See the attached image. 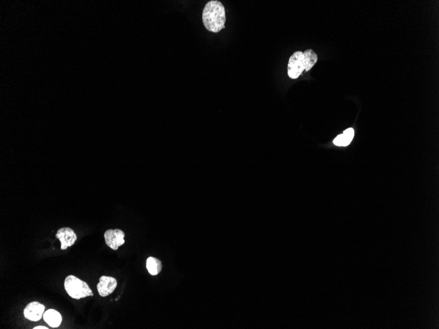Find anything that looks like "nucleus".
<instances>
[{
    "mask_svg": "<svg viewBox=\"0 0 439 329\" xmlns=\"http://www.w3.org/2000/svg\"><path fill=\"white\" fill-rule=\"evenodd\" d=\"M202 23L209 32L217 33L225 28L226 10L220 1L212 0L207 2L202 11Z\"/></svg>",
    "mask_w": 439,
    "mask_h": 329,
    "instance_id": "obj_1",
    "label": "nucleus"
},
{
    "mask_svg": "<svg viewBox=\"0 0 439 329\" xmlns=\"http://www.w3.org/2000/svg\"><path fill=\"white\" fill-rule=\"evenodd\" d=\"M64 289L72 299L80 300L93 297L92 290L88 284L74 275H69L64 280Z\"/></svg>",
    "mask_w": 439,
    "mask_h": 329,
    "instance_id": "obj_2",
    "label": "nucleus"
},
{
    "mask_svg": "<svg viewBox=\"0 0 439 329\" xmlns=\"http://www.w3.org/2000/svg\"><path fill=\"white\" fill-rule=\"evenodd\" d=\"M305 70L304 53L297 51L291 55L287 65V74L291 79H297Z\"/></svg>",
    "mask_w": 439,
    "mask_h": 329,
    "instance_id": "obj_3",
    "label": "nucleus"
},
{
    "mask_svg": "<svg viewBox=\"0 0 439 329\" xmlns=\"http://www.w3.org/2000/svg\"><path fill=\"white\" fill-rule=\"evenodd\" d=\"M125 233L119 229L108 230L104 233L105 241L107 245L113 250H117L119 246L125 243Z\"/></svg>",
    "mask_w": 439,
    "mask_h": 329,
    "instance_id": "obj_4",
    "label": "nucleus"
},
{
    "mask_svg": "<svg viewBox=\"0 0 439 329\" xmlns=\"http://www.w3.org/2000/svg\"><path fill=\"white\" fill-rule=\"evenodd\" d=\"M55 237L61 242V250H66L68 247L72 246L77 240V236L75 231L70 228L59 229Z\"/></svg>",
    "mask_w": 439,
    "mask_h": 329,
    "instance_id": "obj_5",
    "label": "nucleus"
},
{
    "mask_svg": "<svg viewBox=\"0 0 439 329\" xmlns=\"http://www.w3.org/2000/svg\"><path fill=\"white\" fill-rule=\"evenodd\" d=\"M117 286V281L114 277L102 276L99 278V283L97 284L98 293L102 297H108L114 292Z\"/></svg>",
    "mask_w": 439,
    "mask_h": 329,
    "instance_id": "obj_6",
    "label": "nucleus"
},
{
    "mask_svg": "<svg viewBox=\"0 0 439 329\" xmlns=\"http://www.w3.org/2000/svg\"><path fill=\"white\" fill-rule=\"evenodd\" d=\"M45 310V306L39 302L29 303L24 310V315L26 319L32 321H38L42 319Z\"/></svg>",
    "mask_w": 439,
    "mask_h": 329,
    "instance_id": "obj_7",
    "label": "nucleus"
},
{
    "mask_svg": "<svg viewBox=\"0 0 439 329\" xmlns=\"http://www.w3.org/2000/svg\"><path fill=\"white\" fill-rule=\"evenodd\" d=\"M43 318L47 324L51 327L57 328L62 322V316L57 311L50 309L44 313Z\"/></svg>",
    "mask_w": 439,
    "mask_h": 329,
    "instance_id": "obj_8",
    "label": "nucleus"
},
{
    "mask_svg": "<svg viewBox=\"0 0 439 329\" xmlns=\"http://www.w3.org/2000/svg\"><path fill=\"white\" fill-rule=\"evenodd\" d=\"M304 62L305 65V71L308 72L313 67L315 64L318 61V55L314 50L309 49L305 51L304 52Z\"/></svg>",
    "mask_w": 439,
    "mask_h": 329,
    "instance_id": "obj_9",
    "label": "nucleus"
},
{
    "mask_svg": "<svg viewBox=\"0 0 439 329\" xmlns=\"http://www.w3.org/2000/svg\"><path fill=\"white\" fill-rule=\"evenodd\" d=\"M146 267L151 275H157L161 272L162 262L154 257H149L146 262Z\"/></svg>",
    "mask_w": 439,
    "mask_h": 329,
    "instance_id": "obj_10",
    "label": "nucleus"
},
{
    "mask_svg": "<svg viewBox=\"0 0 439 329\" xmlns=\"http://www.w3.org/2000/svg\"><path fill=\"white\" fill-rule=\"evenodd\" d=\"M351 141L352 139L349 138V137L346 136L344 133H342V134L339 135L338 136L333 140V143L336 146L345 147L349 145V144L351 143Z\"/></svg>",
    "mask_w": 439,
    "mask_h": 329,
    "instance_id": "obj_11",
    "label": "nucleus"
},
{
    "mask_svg": "<svg viewBox=\"0 0 439 329\" xmlns=\"http://www.w3.org/2000/svg\"><path fill=\"white\" fill-rule=\"evenodd\" d=\"M343 133H344L346 136L348 137L349 138L353 140L354 136V130H353V128H348L347 130H345Z\"/></svg>",
    "mask_w": 439,
    "mask_h": 329,
    "instance_id": "obj_12",
    "label": "nucleus"
},
{
    "mask_svg": "<svg viewBox=\"0 0 439 329\" xmlns=\"http://www.w3.org/2000/svg\"><path fill=\"white\" fill-rule=\"evenodd\" d=\"M33 328H34V329H48V328H47L46 326H35V327Z\"/></svg>",
    "mask_w": 439,
    "mask_h": 329,
    "instance_id": "obj_13",
    "label": "nucleus"
}]
</instances>
